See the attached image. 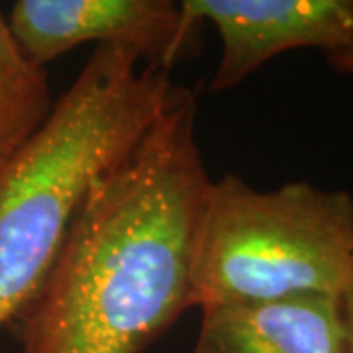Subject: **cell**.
Wrapping results in <instances>:
<instances>
[{"instance_id": "ba28073f", "label": "cell", "mask_w": 353, "mask_h": 353, "mask_svg": "<svg viewBox=\"0 0 353 353\" xmlns=\"http://www.w3.org/2000/svg\"><path fill=\"white\" fill-rule=\"evenodd\" d=\"M341 310H343V326H345V350L353 353V267L345 289L341 290Z\"/></svg>"}, {"instance_id": "5b68a950", "label": "cell", "mask_w": 353, "mask_h": 353, "mask_svg": "<svg viewBox=\"0 0 353 353\" xmlns=\"http://www.w3.org/2000/svg\"><path fill=\"white\" fill-rule=\"evenodd\" d=\"M183 8L220 36L214 92L238 87L281 53H332L353 41V0H183Z\"/></svg>"}, {"instance_id": "7a4b0ae2", "label": "cell", "mask_w": 353, "mask_h": 353, "mask_svg": "<svg viewBox=\"0 0 353 353\" xmlns=\"http://www.w3.org/2000/svg\"><path fill=\"white\" fill-rule=\"evenodd\" d=\"M183 87L136 51L99 46L43 126L0 173V328L34 299L90 187L120 163Z\"/></svg>"}, {"instance_id": "8992f818", "label": "cell", "mask_w": 353, "mask_h": 353, "mask_svg": "<svg viewBox=\"0 0 353 353\" xmlns=\"http://www.w3.org/2000/svg\"><path fill=\"white\" fill-rule=\"evenodd\" d=\"M192 353H347L340 294L201 308Z\"/></svg>"}, {"instance_id": "3957f363", "label": "cell", "mask_w": 353, "mask_h": 353, "mask_svg": "<svg viewBox=\"0 0 353 353\" xmlns=\"http://www.w3.org/2000/svg\"><path fill=\"white\" fill-rule=\"evenodd\" d=\"M353 267V196L308 181L257 190L208 183L192 241L190 306L341 294Z\"/></svg>"}, {"instance_id": "6da1fadb", "label": "cell", "mask_w": 353, "mask_h": 353, "mask_svg": "<svg viewBox=\"0 0 353 353\" xmlns=\"http://www.w3.org/2000/svg\"><path fill=\"white\" fill-rule=\"evenodd\" d=\"M210 176L183 88L90 187L63 248L18 314L24 353H139L190 308V259Z\"/></svg>"}, {"instance_id": "9c48e42d", "label": "cell", "mask_w": 353, "mask_h": 353, "mask_svg": "<svg viewBox=\"0 0 353 353\" xmlns=\"http://www.w3.org/2000/svg\"><path fill=\"white\" fill-rule=\"evenodd\" d=\"M326 57H328L330 65H332L336 71L353 75V41H350V43H347L345 48H341V50L326 53Z\"/></svg>"}, {"instance_id": "277c9868", "label": "cell", "mask_w": 353, "mask_h": 353, "mask_svg": "<svg viewBox=\"0 0 353 353\" xmlns=\"http://www.w3.org/2000/svg\"><path fill=\"white\" fill-rule=\"evenodd\" d=\"M6 22L38 67L81 43H97L128 48L163 71L189 55L202 28L173 0H20Z\"/></svg>"}, {"instance_id": "52a82bcc", "label": "cell", "mask_w": 353, "mask_h": 353, "mask_svg": "<svg viewBox=\"0 0 353 353\" xmlns=\"http://www.w3.org/2000/svg\"><path fill=\"white\" fill-rule=\"evenodd\" d=\"M53 104L43 67L26 57L0 12V173L43 126Z\"/></svg>"}]
</instances>
